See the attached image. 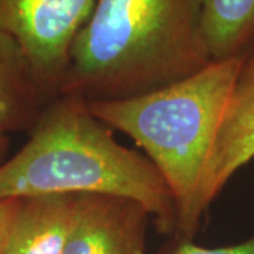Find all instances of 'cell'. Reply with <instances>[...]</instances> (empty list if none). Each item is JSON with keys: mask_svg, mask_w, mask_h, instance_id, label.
Listing matches in <instances>:
<instances>
[{"mask_svg": "<svg viewBox=\"0 0 254 254\" xmlns=\"http://www.w3.org/2000/svg\"><path fill=\"white\" fill-rule=\"evenodd\" d=\"M165 254H254V233L240 243L222 247H205L192 240H178Z\"/></svg>", "mask_w": 254, "mask_h": 254, "instance_id": "10", "label": "cell"}, {"mask_svg": "<svg viewBox=\"0 0 254 254\" xmlns=\"http://www.w3.org/2000/svg\"><path fill=\"white\" fill-rule=\"evenodd\" d=\"M9 147H10L9 133H6V131L0 130V164L6 160L7 153H9Z\"/></svg>", "mask_w": 254, "mask_h": 254, "instance_id": "13", "label": "cell"}, {"mask_svg": "<svg viewBox=\"0 0 254 254\" xmlns=\"http://www.w3.org/2000/svg\"><path fill=\"white\" fill-rule=\"evenodd\" d=\"M18 203H20V198L0 199V253L6 242L11 222L17 212Z\"/></svg>", "mask_w": 254, "mask_h": 254, "instance_id": "11", "label": "cell"}, {"mask_svg": "<svg viewBox=\"0 0 254 254\" xmlns=\"http://www.w3.org/2000/svg\"><path fill=\"white\" fill-rule=\"evenodd\" d=\"M200 9L210 61L254 54V0H200Z\"/></svg>", "mask_w": 254, "mask_h": 254, "instance_id": "9", "label": "cell"}, {"mask_svg": "<svg viewBox=\"0 0 254 254\" xmlns=\"http://www.w3.org/2000/svg\"><path fill=\"white\" fill-rule=\"evenodd\" d=\"M243 64L212 61L199 72L147 95L85 100L95 118L130 137L161 174L177 210L175 242L192 240L202 225L203 174Z\"/></svg>", "mask_w": 254, "mask_h": 254, "instance_id": "3", "label": "cell"}, {"mask_svg": "<svg viewBox=\"0 0 254 254\" xmlns=\"http://www.w3.org/2000/svg\"><path fill=\"white\" fill-rule=\"evenodd\" d=\"M51 193L136 200L160 233L175 237V203L161 174L144 154L120 144L75 95L50 100L27 143L0 164V199Z\"/></svg>", "mask_w": 254, "mask_h": 254, "instance_id": "2", "label": "cell"}, {"mask_svg": "<svg viewBox=\"0 0 254 254\" xmlns=\"http://www.w3.org/2000/svg\"><path fill=\"white\" fill-rule=\"evenodd\" d=\"M210 63L200 0H96L75 37L60 95L136 98Z\"/></svg>", "mask_w": 254, "mask_h": 254, "instance_id": "1", "label": "cell"}, {"mask_svg": "<svg viewBox=\"0 0 254 254\" xmlns=\"http://www.w3.org/2000/svg\"><path fill=\"white\" fill-rule=\"evenodd\" d=\"M254 92V54L247 58L242 66V71L236 82L233 96H243Z\"/></svg>", "mask_w": 254, "mask_h": 254, "instance_id": "12", "label": "cell"}, {"mask_svg": "<svg viewBox=\"0 0 254 254\" xmlns=\"http://www.w3.org/2000/svg\"><path fill=\"white\" fill-rule=\"evenodd\" d=\"M96 0H0V30L18 43L47 102L63 89L75 37Z\"/></svg>", "mask_w": 254, "mask_h": 254, "instance_id": "4", "label": "cell"}, {"mask_svg": "<svg viewBox=\"0 0 254 254\" xmlns=\"http://www.w3.org/2000/svg\"><path fill=\"white\" fill-rule=\"evenodd\" d=\"M254 160V92L232 96L203 174L199 212L205 216L233 175Z\"/></svg>", "mask_w": 254, "mask_h": 254, "instance_id": "7", "label": "cell"}, {"mask_svg": "<svg viewBox=\"0 0 254 254\" xmlns=\"http://www.w3.org/2000/svg\"><path fill=\"white\" fill-rule=\"evenodd\" d=\"M47 103L24 51L0 30V130H31Z\"/></svg>", "mask_w": 254, "mask_h": 254, "instance_id": "8", "label": "cell"}, {"mask_svg": "<svg viewBox=\"0 0 254 254\" xmlns=\"http://www.w3.org/2000/svg\"><path fill=\"white\" fill-rule=\"evenodd\" d=\"M150 222V212L136 200L79 195L63 254H145Z\"/></svg>", "mask_w": 254, "mask_h": 254, "instance_id": "5", "label": "cell"}, {"mask_svg": "<svg viewBox=\"0 0 254 254\" xmlns=\"http://www.w3.org/2000/svg\"><path fill=\"white\" fill-rule=\"evenodd\" d=\"M78 196L51 193L20 198L0 254H63Z\"/></svg>", "mask_w": 254, "mask_h": 254, "instance_id": "6", "label": "cell"}]
</instances>
